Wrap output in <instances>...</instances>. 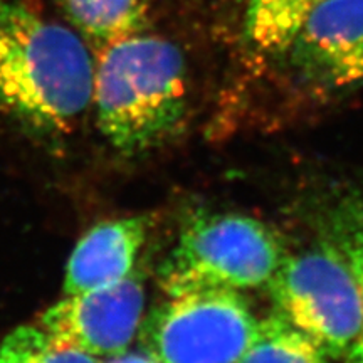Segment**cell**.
<instances>
[{"label":"cell","mask_w":363,"mask_h":363,"mask_svg":"<svg viewBox=\"0 0 363 363\" xmlns=\"http://www.w3.org/2000/svg\"><path fill=\"white\" fill-rule=\"evenodd\" d=\"M96 62L69 27L0 0V110L44 138L78 128L93 104Z\"/></svg>","instance_id":"obj_1"},{"label":"cell","mask_w":363,"mask_h":363,"mask_svg":"<svg viewBox=\"0 0 363 363\" xmlns=\"http://www.w3.org/2000/svg\"><path fill=\"white\" fill-rule=\"evenodd\" d=\"M93 106L99 131L118 152L136 155L160 147L187 115L179 48L143 33L104 48L98 52Z\"/></svg>","instance_id":"obj_2"},{"label":"cell","mask_w":363,"mask_h":363,"mask_svg":"<svg viewBox=\"0 0 363 363\" xmlns=\"http://www.w3.org/2000/svg\"><path fill=\"white\" fill-rule=\"evenodd\" d=\"M284 259L283 244L264 222L230 212L201 214L184 225L160 267L167 296L201 289L266 288Z\"/></svg>","instance_id":"obj_3"},{"label":"cell","mask_w":363,"mask_h":363,"mask_svg":"<svg viewBox=\"0 0 363 363\" xmlns=\"http://www.w3.org/2000/svg\"><path fill=\"white\" fill-rule=\"evenodd\" d=\"M276 311L330 358H345L363 335V294L342 251L330 246L284 256L269 283Z\"/></svg>","instance_id":"obj_4"},{"label":"cell","mask_w":363,"mask_h":363,"mask_svg":"<svg viewBox=\"0 0 363 363\" xmlns=\"http://www.w3.org/2000/svg\"><path fill=\"white\" fill-rule=\"evenodd\" d=\"M259 320L230 289L170 294L145 318V352L160 363H240Z\"/></svg>","instance_id":"obj_5"},{"label":"cell","mask_w":363,"mask_h":363,"mask_svg":"<svg viewBox=\"0 0 363 363\" xmlns=\"http://www.w3.org/2000/svg\"><path fill=\"white\" fill-rule=\"evenodd\" d=\"M143 313V278L133 272L118 284L62 298L35 325L52 338L108 360L130 350Z\"/></svg>","instance_id":"obj_6"},{"label":"cell","mask_w":363,"mask_h":363,"mask_svg":"<svg viewBox=\"0 0 363 363\" xmlns=\"http://www.w3.org/2000/svg\"><path fill=\"white\" fill-rule=\"evenodd\" d=\"M310 86L343 89L363 81V0H321L288 52Z\"/></svg>","instance_id":"obj_7"},{"label":"cell","mask_w":363,"mask_h":363,"mask_svg":"<svg viewBox=\"0 0 363 363\" xmlns=\"http://www.w3.org/2000/svg\"><path fill=\"white\" fill-rule=\"evenodd\" d=\"M145 239L143 217L111 219L91 227L67 261L65 296L108 288L133 274Z\"/></svg>","instance_id":"obj_8"},{"label":"cell","mask_w":363,"mask_h":363,"mask_svg":"<svg viewBox=\"0 0 363 363\" xmlns=\"http://www.w3.org/2000/svg\"><path fill=\"white\" fill-rule=\"evenodd\" d=\"M67 21L96 51L143 33L142 0H61Z\"/></svg>","instance_id":"obj_9"},{"label":"cell","mask_w":363,"mask_h":363,"mask_svg":"<svg viewBox=\"0 0 363 363\" xmlns=\"http://www.w3.org/2000/svg\"><path fill=\"white\" fill-rule=\"evenodd\" d=\"M320 2L321 0H249L244 38L259 54H286Z\"/></svg>","instance_id":"obj_10"},{"label":"cell","mask_w":363,"mask_h":363,"mask_svg":"<svg viewBox=\"0 0 363 363\" xmlns=\"http://www.w3.org/2000/svg\"><path fill=\"white\" fill-rule=\"evenodd\" d=\"M240 363H330V357L291 321L274 311L259 320L256 337Z\"/></svg>","instance_id":"obj_11"},{"label":"cell","mask_w":363,"mask_h":363,"mask_svg":"<svg viewBox=\"0 0 363 363\" xmlns=\"http://www.w3.org/2000/svg\"><path fill=\"white\" fill-rule=\"evenodd\" d=\"M17 333L33 350L39 363H104L103 358L91 355L83 348L52 338L35 323L21 326Z\"/></svg>","instance_id":"obj_12"},{"label":"cell","mask_w":363,"mask_h":363,"mask_svg":"<svg viewBox=\"0 0 363 363\" xmlns=\"http://www.w3.org/2000/svg\"><path fill=\"white\" fill-rule=\"evenodd\" d=\"M342 252L350 262L363 294V207L353 212L348 220Z\"/></svg>","instance_id":"obj_13"},{"label":"cell","mask_w":363,"mask_h":363,"mask_svg":"<svg viewBox=\"0 0 363 363\" xmlns=\"http://www.w3.org/2000/svg\"><path fill=\"white\" fill-rule=\"evenodd\" d=\"M0 363H39L21 335L12 331L0 342Z\"/></svg>","instance_id":"obj_14"},{"label":"cell","mask_w":363,"mask_h":363,"mask_svg":"<svg viewBox=\"0 0 363 363\" xmlns=\"http://www.w3.org/2000/svg\"><path fill=\"white\" fill-rule=\"evenodd\" d=\"M104 363H160L155 357L150 355L148 352H125L123 355L108 358Z\"/></svg>","instance_id":"obj_15"},{"label":"cell","mask_w":363,"mask_h":363,"mask_svg":"<svg viewBox=\"0 0 363 363\" xmlns=\"http://www.w3.org/2000/svg\"><path fill=\"white\" fill-rule=\"evenodd\" d=\"M345 358H347L348 363H363V335L362 338L353 345V348L348 352V355Z\"/></svg>","instance_id":"obj_16"}]
</instances>
